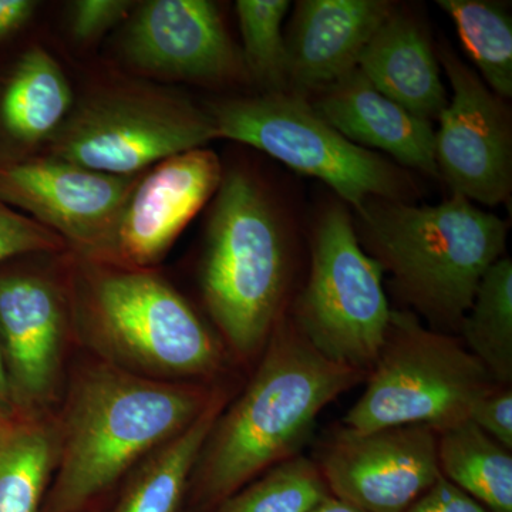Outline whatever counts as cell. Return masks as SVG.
Instances as JSON below:
<instances>
[{
  "instance_id": "obj_1",
  "label": "cell",
  "mask_w": 512,
  "mask_h": 512,
  "mask_svg": "<svg viewBox=\"0 0 512 512\" xmlns=\"http://www.w3.org/2000/svg\"><path fill=\"white\" fill-rule=\"evenodd\" d=\"M366 376L320 355L284 313L251 382L205 441L190 481L192 503L214 510L269 468L299 456L320 412Z\"/></svg>"
},
{
  "instance_id": "obj_2",
  "label": "cell",
  "mask_w": 512,
  "mask_h": 512,
  "mask_svg": "<svg viewBox=\"0 0 512 512\" xmlns=\"http://www.w3.org/2000/svg\"><path fill=\"white\" fill-rule=\"evenodd\" d=\"M214 392L104 360L84 367L56 431L55 474L42 512H87L148 454L187 429Z\"/></svg>"
},
{
  "instance_id": "obj_3",
  "label": "cell",
  "mask_w": 512,
  "mask_h": 512,
  "mask_svg": "<svg viewBox=\"0 0 512 512\" xmlns=\"http://www.w3.org/2000/svg\"><path fill=\"white\" fill-rule=\"evenodd\" d=\"M360 245L409 311L430 328L460 332L485 272L503 258V218L451 195L437 205L370 198L355 211Z\"/></svg>"
},
{
  "instance_id": "obj_4",
  "label": "cell",
  "mask_w": 512,
  "mask_h": 512,
  "mask_svg": "<svg viewBox=\"0 0 512 512\" xmlns=\"http://www.w3.org/2000/svg\"><path fill=\"white\" fill-rule=\"evenodd\" d=\"M291 242L268 192L251 175L229 171L215 194L201 264L205 306L239 360L264 350L284 315Z\"/></svg>"
},
{
  "instance_id": "obj_5",
  "label": "cell",
  "mask_w": 512,
  "mask_h": 512,
  "mask_svg": "<svg viewBox=\"0 0 512 512\" xmlns=\"http://www.w3.org/2000/svg\"><path fill=\"white\" fill-rule=\"evenodd\" d=\"M87 281L83 322L104 362L164 382L208 379L224 366L220 340L164 279L97 265Z\"/></svg>"
},
{
  "instance_id": "obj_6",
  "label": "cell",
  "mask_w": 512,
  "mask_h": 512,
  "mask_svg": "<svg viewBox=\"0 0 512 512\" xmlns=\"http://www.w3.org/2000/svg\"><path fill=\"white\" fill-rule=\"evenodd\" d=\"M362 397L343 426L355 431L423 424L439 431L468 420L497 383L460 339L427 328L416 313L392 309Z\"/></svg>"
},
{
  "instance_id": "obj_7",
  "label": "cell",
  "mask_w": 512,
  "mask_h": 512,
  "mask_svg": "<svg viewBox=\"0 0 512 512\" xmlns=\"http://www.w3.org/2000/svg\"><path fill=\"white\" fill-rule=\"evenodd\" d=\"M392 308L383 272L357 238L355 218L343 202L319 215L306 284L291 318L320 355L369 373L382 348Z\"/></svg>"
},
{
  "instance_id": "obj_8",
  "label": "cell",
  "mask_w": 512,
  "mask_h": 512,
  "mask_svg": "<svg viewBox=\"0 0 512 512\" xmlns=\"http://www.w3.org/2000/svg\"><path fill=\"white\" fill-rule=\"evenodd\" d=\"M208 113L218 138L247 144L298 173L318 178L353 211L370 198L404 201L409 191L400 168L343 137L301 94L228 100Z\"/></svg>"
},
{
  "instance_id": "obj_9",
  "label": "cell",
  "mask_w": 512,
  "mask_h": 512,
  "mask_svg": "<svg viewBox=\"0 0 512 512\" xmlns=\"http://www.w3.org/2000/svg\"><path fill=\"white\" fill-rule=\"evenodd\" d=\"M217 137L214 121L181 97L153 92L104 93L67 116L52 141V157L130 177Z\"/></svg>"
},
{
  "instance_id": "obj_10",
  "label": "cell",
  "mask_w": 512,
  "mask_h": 512,
  "mask_svg": "<svg viewBox=\"0 0 512 512\" xmlns=\"http://www.w3.org/2000/svg\"><path fill=\"white\" fill-rule=\"evenodd\" d=\"M140 178L99 173L60 158H16L0 163V201L103 265L114 227Z\"/></svg>"
},
{
  "instance_id": "obj_11",
  "label": "cell",
  "mask_w": 512,
  "mask_h": 512,
  "mask_svg": "<svg viewBox=\"0 0 512 512\" xmlns=\"http://www.w3.org/2000/svg\"><path fill=\"white\" fill-rule=\"evenodd\" d=\"M439 59L453 90L434 130L439 177L451 195L497 207L512 190L510 110L453 50H441Z\"/></svg>"
},
{
  "instance_id": "obj_12",
  "label": "cell",
  "mask_w": 512,
  "mask_h": 512,
  "mask_svg": "<svg viewBox=\"0 0 512 512\" xmlns=\"http://www.w3.org/2000/svg\"><path fill=\"white\" fill-rule=\"evenodd\" d=\"M315 463L330 494L365 512H407L441 477L437 431L423 424L340 427Z\"/></svg>"
},
{
  "instance_id": "obj_13",
  "label": "cell",
  "mask_w": 512,
  "mask_h": 512,
  "mask_svg": "<svg viewBox=\"0 0 512 512\" xmlns=\"http://www.w3.org/2000/svg\"><path fill=\"white\" fill-rule=\"evenodd\" d=\"M222 177L220 158L204 147L158 163L131 191L101 266L148 271L158 264Z\"/></svg>"
},
{
  "instance_id": "obj_14",
  "label": "cell",
  "mask_w": 512,
  "mask_h": 512,
  "mask_svg": "<svg viewBox=\"0 0 512 512\" xmlns=\"http://www.w3.org/2000/svg\"><path fill=\"white\" fill-rule=\"evenodd\" d=\"M128 62L144 72L220 84L247 74L217 5L208 0H151L123 37Z\"/></svg>"
},
{
  "instance_id": "obj_15",
  "label": "cell",
  "mask_w": 512,
  "mask_h": 512,
  "mask_svg": "<svg viewBox=\"0 0 512 512\" xmlns=\"http://www.w3.org/2000/svg\"><path fill=\"white\" fill-rule=\"evenodd\" d=\"M0 352L20 420H43L62 373L64 315L42 276L0 269Z\"/></svg>"
},
{
  "instance_id": "obj_16",
  "label": "cell",
  "mask_w": 512,
  "mask_h": 512,
  "mask_svg": "<svg viewBox=\"0 0 512 512\" xmlns=\"http://www.w3.org/2000/svg\"><path fill=\"white\" fill-rule=\"evenodd\" d=\"M394 12L386 0H302L286 40L289 92L319 93L357 67L369 40Z\"/></svg>"
},
{
  "instance_id": "obj_17",
  "label": "cell",
  "mask_w": 512,
  "mask_h": 512,
  "mask_svg": "<svg viewBox=\"0 0 512 512\" xmlns=\"http://www.w3.org/2000/svg\"><path fill=\"white\" fill-rule=\"evenodd\" d=\"M318 94L313 107L356 146L376 148L404 167L439 177L433 123L384 96L357 67Z\"/></svg>"
},
{
  "instance_id": "obj_18",
  "label": "cell",
  "mask_w": 512,
  "mask_h": 512,
  "mask_svg": "<svg viewBox=\"0 0 512 512\" xmlns=\"http://www.w3.org/2000/svg\"><path fill=\"white\" fill-rule=\"evenodd\" d=\"M357 69L384 96L420 119L433 123L446 109L439 59L412 16L393 12L363 49Z\"/></svg>"
},
{
  "instance_id": "obj_19",
  "label": "cell",
  "mask_w": 512,
  "mask_h": 512,
  "mask_svg": "<svg viewBox=\"0 0 512 512\" xmlns=\"http://www.w3.org/2000/svg\"><path fill=\"white\" fill-rule=\"evenodd\" d=\"M72 101L62 67L42 47H30L0 84V137L13 147L50 140L69 116Z\"/></svg>"
},
{
  "instance_id": "obj_20",
  "label": "cell",
  "mask_w": 512,
  "mask_h": 512,
  "mask_svg": "<svg viewBox=\"0 0 512 512\" xmlns=\"http://www.w3.org/2000/svg\"><path fill=\"white\" fill-rule=\"evenodd\" d=\"M224 390L187 429L148 454L131 473L113 512H178L212 427L227 406Z\"/></svg>"
},
{
  "instance_id": "obj_21",
  "label": "cell",
  "mask_w": 512,
  "mask_h": 512,
  "mask_svg": "<svg viewBox=\"0 0 512 512\" xmlns=\"http://www.w3.org/2000/svg\"><path fill=\"white\" fill-rule=\"evenodd\" d=\"M440 474L490 512H512V454L470 420L437 433Z\"/></svg>"
},
{
  "instance_id": "obj_22",
  "label": "cell",
  "mask_w": 512,
  "mask_h": 512,
  "mask_svg": "<svg viewBox=\"0 0 512 512\" xmlns=\"http://www.w3.org/2000/svg\"><path fill=\"white\" fill-rule=\"evenodd\" d=\"M56 460V430L19 420L0 443V512H42Z\"/></svg>"
},
{
  "instance_id": "obj_23",
  "label": "cell",
  "mask_w": 512,
  "mask_h": 512,
  "mask_svg": "<svg viewBox=\"0 0 512 512\" xmlns=\"http://www.w3.org/2000/svg\"><path fill=\"white\" fill-rule=\"evenodd\" d=\"M460 333L498 386L512 382V261L503 256L483 276Z\"/></svg>"
},
{
  "instance_id": "obj_24",
  "label": "cell",
  "mask_w": 512,
  "mask_h": 512,
  "mask_svg": "<svg viewBox=\"0 0 512 512\" xmlns=\"http://www.w3.org/2000/svg\"><path fill=\"white\" fill-rule=\"evenodd\" d=\"M481 79L501 99L512 97V19L494 0H439Z\"/></svg>"
},
{
  "instance_id": "obj_25",
  "label": "cell",
  "mask_w": 512,
  "mask_h": 512,
  "mask_svg": "<svg viewBox=\"0 0 512 512\" xmlns=\"http://www.w3.org/2000/svg\"><path fill=\"white\" fill-rule=\"evenodd\" d=\"M329 495L318 464L299 454L269 468L212 512H311Z\"/></svg>"
},
{
  "instance_id": "obj_26",
  "label": "cell",
  "mask_w": 512,
  "mask_h": 512,
  "mask_svg": "<svg viewBox=\"0 0 512 512\" xmlns=\"http://www.w3.org/2000/svg\"><path fill=\"white\" fill-rule=\"evenodd\" d=\"M289 9L288 0H238L235 5L245 69L265 93L289 92L288 53L282 32Z\"/></svg>"
},
{
  "instance_id": "obj_27",
  "label": "cell",
  "mask_w": 512,
  "mask_h": 512,
  "mask_svg": "<svg viewBox=\"0 0 512 512\" xmlns=\"http://www.w3.org/2000/svg\"><path fill=\"white\" fill-rule=\"evenodd\" d=\"M63 245L55 232L0 201V264L20 256L59 251Z\"/></svg>"
},
{
  "instance_id": "obj_28",
  "label": "cell",
  "mask_w": 512,
  "mask_h": 512,
  "mask_svg": "<svg viewBox=\"0 0 512 512\" xmlns=\"http://www.w3.org/2000/svg\"><path fill=\"white\" fill-rule=\"evenodd\" d=\"M468 420L476 424L488 437L512 451V392L510 387L500 386L471 407Z\"/></svg>"
},
{
  "instance_id": "obj_29",
  "label": "cell",
  "mask_w": 512,
  "mask_h": 512,
  "mask_svg": "<svg viewBox=\"0 0 512 512\" xmlns=\"http://www.w3.org/2000/svg\"><path fill=\"white\" fill-rule=\"evenodd\" d=\"M130 8L127 0H77L72 3L70 29L79 40L94 39L113 28Z\"/></svg>"
},
{
  "instance_id": "obj_30",
  "label": "cell",
  "mask_w": 512,
  "mask_h": 512,
  "mask_svg": "<svg viewBox=\"0 0 512 512\" xmlns=\"http://www.w3.org/2000/svg\"><path fill=\"white\" fill-rule=\"evenodd\" d=\"M407 512H490L441 476Z\"/></svg>"
},
{
  "instance_id": "obj_31",
  "label": "cell",
  "mask_w": 512,
  "mask_h": 512,
  "mask_svg": "<svg viewBox=\"0 0 512 512\" xmlns=\"http://www.w3.org/2000/svg\"><path fill=\"white\" fill-rule=\"evenodd\" d=\"M36 8L32 0H0V45L28 25Z\"/></svg>"
},
{
  "instance_id": "obj_32",
  "label": "cell",
  "mask_w": 512,
  "mask_h": 512,
  "mask_svg": "<svg viewBox=\"0 0 512 512\" xmlns=\"http://www.w3.org/2000/svg\"><path fill=\"white\" fill-rule=\"evenodd\" d=\"M0 419L20 420L15 402H13L12 390H10L8 373H6L2 352H0Z\"/></svg>"
},
{
  "instance_id": "obj_33",
  "label": "cell",
  "mask_w": 512,
  "mask_h": 512,
  "mask_svg": "<svg viewBox=\"0 0 512 512\" xmlns=\"http://www.w3.org/2000/svg\"><path fill=\"white\" fill-rule=\"evenodd\" d=\"M311 512H365L335 495H329L322 503L316 505Z\"/></svg>"
},
{
  "instance_id": "obj_34",
  "label": "cell",
  "mask_w": 512,
  "mask_h": 512,
  "mask_svg": "<svg viewBox=\"0 0 512 512\" xmlns=\"http://www.w3.org/2000/svg\"><path fill=\"white\" fill-rule=\"evenodd\" d=\"M18 421L19 420L12 421L0 419V443L8 437V434L13 430V427H15V424L18 423Z\"/></svg>"
}]
</instances>
